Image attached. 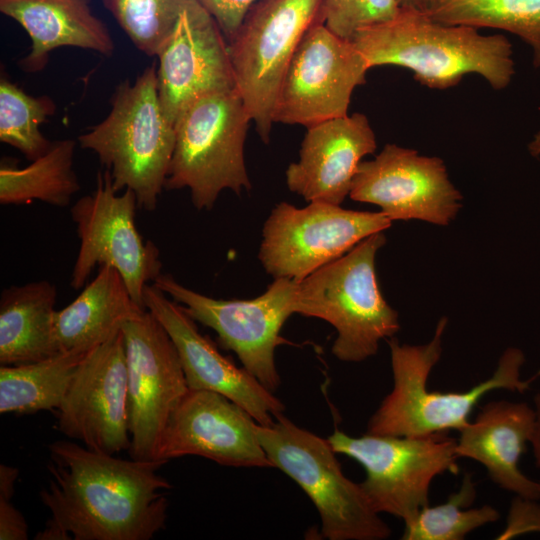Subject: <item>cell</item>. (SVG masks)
Here are the masks:
<instances>
[{
	"instance_id": "1",
	"label": "cell",
	"mask_w": 540,
	"mask_h": 540,
	"mask_svg": "<svg viewBox=\"0 0 540 540\" xmlns=\"http://www.w3.org/2000/svg\"><path fill=\"white\" fill-rule=\"evenodd\" d=\"M40 499L51 513L35 540H150L165 529L171 483L162 461L125 460L70 440L49 445Z\"/></svg>"
},
{
	"instance_id": "2",
	"label": "cell",
	"mask_w": 540,
	"mask_h": 540,
	"mask_svg": "<svg viewBox=\"0 0 540 540\" xmlns=\"http://www.w3.org/2000/svg\"><path fill=\"white\" fill-rule=\"evenodd\" d=\"M350 41L370 68L409 69L417 82L432 89L456 86L474 73L502 90L515 73L512 45L505 36L443 23L423 11L401 8L392 20L362 29Z\"/></svg>"
},
{
	"instance_id": "3",
	"label": "cell",
	"mask_w": 540,
	"mask_h": 540,
	"mask_svg": "<svg viewBox=\"0 0 540 540\" xmlns=\"http://www.w3.org/2000/svg\"><path fill=\"white\" fill-rule=\"evenodd\" d=\"M448 319L441 318L426 344H400L389 340L393 388L370 417L367 433L426 436L460 431L470 421L479 401L493 390L524 393L532 380L521 379L523 352L510 347L501 355L493 374L466 391L428 390L427 382L442 354V336ZM540 374V373H539ZM538 374V375H539Z\"/></svg>"
},
{
	"instance_id": "4",
	"label": "cell",
	"mask_w": 540,
	"mask_h": 540,
	"mask_svg": "<svg viewBox=\"0 0 540 540\" xmlns=\"http://www.w3.org/2000/svg\"><path fill=\"white\" fill-rule=\"evenodd\" d=\"M156 71L153 64L134 82H121L106 118L78 137L110 171L114 188L132 190L138 207L148 211L165 189L176 137L160 103Z\"/></svg>"
},
{
	"instance_id": "5",
	"label": "cell",
	"mask_w": 540,
	"mask_h": 540,
	"mask_svg": "<svg viewBox=\"0 0 540 540\" xmlns=\"http://www.w3.org/2000/svg\"><path fill=\"white\" fill-rule=\"evenodd\" d=\"M382 232L359 242L337 260L297 282V313L316 317L337 330L332 354L344 362L375 355L380 340L400 329L399 317L377 282L375 258L385 244Z\"/></svg>"
},
{
	"instance_id": "6",
	"label": "cell",
	"mask_w": 540,
	"mask_h": 540,
	"mask_svg": "<svg viewBox=\"0 0 540 540\" xmlns=\"http://www.w3.org/2000/svg\"><path fill=\"white\" fill-rule=\"evenodd\" d=\"M257 436L272 467L282 470L308 495L329 540H384L391 529L370 505L360 483L347 478L328 440L305 430L283 413Z\"/></svg>"
},
{
	"instance_id": "7",
	"label": "cell",
	"mask_w": 540,
	"mask_h": 540,
	"mask_svg": "<svg viewBox=\"0 0 540 540\" xmlns=\"http://www.w3.org/2000/svg\"><path fill=\"white\" fill-rule=\"evenodd\" d=\"M251 118L236 89L190 105L176 125L166 190L188 188L194 207L211 209L219 194L251 188L244 145Z\"/></svg>"
},
{
	"instance_id": "8",
	"label": "cell",
	"mask_w": 540,
	"mask_h": 540,
	"mask_svg": "<svg viewBox=\"0 0 540 540\" xmlns=\"http://www.w3.org/2000/svg\"><path fill=\"white\" fill-rule=\"evenodd\" d=\"M335 453L356 460L365 470L360 486L377 513L410 522L429 505L433 479L459 473L456 439L448 434L353 437L335 431L328 437Z\"/></svg>"
},
{
	"instance_id": "9",
	"label": "cell",
	"mask_w": 540,
	"mask_h": 540,
	"mask_svg": "<svg viewBox=\"0 0 540 540\" xmlns=\"http://www.w3.org/2000/svg\"><path fill=\"white\" fill-rule=\"evenodd\" d=\"M322 4L323 0H258L227 41L236 90L264 143L270 141L283 76L304 34L322 21Z\"/></svg>"
},
{
	"instance_id": "10",
	"label": "cell",
	"mask_w": 540,
	"mask_h": 540,
	"mask_svg": "<svg viewBox=\"0 0 540 540\" xmlns=\"http://www.w3.org/2000/svg\"><path fill=\"white\" fill-rule=\"evenodd\" d=\"M180 304L195 321L213 329L219 345L234 352L243 367L263 386L275 392L280 376L275 349L287 341L280 331L287 319L297 313V282L277 278L262 295L249 300H223L193 291L160 274L153 282Z\"/></svg>"
},
{
	"instance_id": "11",
	"label": "cell",
	"mask_w": 540,
	"mask_h": 540,
	"mask_svg": "<svg viewBox=\"0 0 540 540\" xmlns=\"http://www.w3.org/2000/svg\"><path fill=\"white\" fill-rule=\"evenodd\" d=\"M137 197L130 189L119 194L109 170L98 171L92 193L71 208L80 247L70 285L81 289L96 266L115 268L133 301L145 308L144 289L161 274L157 247L144 242L135 224Z\"/></svg>"
},
{
	"instance_id": "12",
	"label": "cell",
	"mask_w": 540,
	"mask_h": 540,
	"mask_svg": "<svg viewBox=\"0 0 540 540\" xmlns=\"http://www.w3.org/2000/svg\"><path fill=\"white\" fill-rule=\"evenodd\" d=\"M382 212L355 211L326 202L297 208L277 204L266 220L259 259L266 272L299 282L391 226Z\"/></svg>"
},
{
	"instance_id": "13",
	"label": "cell",
	"mask_w": 540,
	"mask_h": 540,
	"mask_svg": "<svg viewBox=\"0 0 540 540\" xmlns=\"http://www.w3.org/2000/svg\"><path fill=\"white\" fill-rule=\"evenodd\" d=\"M370 69L354 44L313 24L301 39L281 81L274 123L314 124L348 115L353 91Z\"/></svg>"
},
{
	"instance_id": "14",
	"label": "cell",
	"mask_w": 540,
	"mask_h": 540,
	"mask_svg": "<svg viewBox=\"0 0 540 540\" xmlns=\"http://www.w3.org/2000/svg\"><path fill=\"white\" fill-rule=\"evenodd\" d=\"M126 349L131 459L157 461L167 423L189 391L170 336L147 309L122 326Z\"/></svg>"
},
{
	"instance_id": "15",
	"label": "cell",
	"mask_w": 540,
	"mask_h": 540,
	"mask_svg": "<svg viewBox=\"0 0 540 540\" xmlns=\"http://www.w3.org/2000/svg\"><path fill=\"white\" fill-rule=\"evenodd\" d=\"M56 429L96 452L129 450L126 349L122 329L90 350L56 410Z\"/></svg>"
},
{
	"instance_id": "16",
	"label": "cell",
	"mask_w": 540,
	"mask_h": 540,
	"mask_svg": "<svg viewBox=\"0 0 540 540\" xmlns=\"http://www.w3.org/2000/svg\"><path fill=\"white\" fill-rule=\"evenodd\" d=\"M349 196L379 206L391 221L447 225L462 206L441 158L396 144H386L373 160L360 163Z\"/></svg>"
},
{
	"instance_id": "17",
	"label": "cell",
	"mask_w": 540,
	"mask_h": 540,
	"mask_svg": "<svg viewBox=\"0 0 540 540\" xmlns=\"http://www.w3.org/2000/svg\"><path fill=\"white\" fill-rule=\"evenodd\" d=\"M156 56L160 103L174 126L197 100L236 89L228 42L198 1L182 12Z\"/></svg>"
},
{
	"instance_id": "18",
	"label": "cell",
	"mask_w": 540,
	"mask_h": 540,
	"mask_svg": "<svg viewBox=\"0 0 540 540\" xmlns=\"http://www.w3.org/2000/svg\"><path fill=\"white\" fill-rule=\"evenodd\" d=\"M255 419L226 396L189 390L163 431L156 460L187 455L233 467H272L257 436Z\"/></svg>"
},
{
	"instance_id": "19",
	"label": "cell",
	"mask_w": 540,
	"mask_h": 540,
	"mask_svg": "<svg viewBox=\"0 0 540 540\" xmlns=\"http://www.w3.org/2000/svg\"><path fill=\"white\" fill-rule=\"evenodd\" d=\"M145 308L164 327L178 352L189 390L220 393L244 410L262 426H270L285 410L273 392L244 367H237L223 356L216 345L202 335L180 304L154 284L144 289Z\"/></svg>"
},
{
	"instance_id": "20",
	"label": "cell",
	"mask_w": 540,
	"mask_h": 540,
	"mask_svg": "<svg viewBox=\"0 0 540 540\" xmlns=\"http://www.w3.org/2000/svg\"><path fill=\"white\" fill-rule=\"evenodd\" d=\"M376 148L375 133L362 113L307 127L299 159L285 172L287 187L308 202L340 205L350 194L362 158Z\"/></svg>"
},
{
	"instance_id": "21",
	"label": "cell",
	"mask_w": 540,
	"mask_h": 540,
	"mask_svg": "<svg viewBox=\"0 0 540 540\" xmlns=\"http://www.w3.org/2000/svg\"><path fill=\"white\" fill-rule=\"evenodd\" d=\"M535 423V409L526 402H488L473 421L458 431L456 452L459 458L480 463L500 488L515 496L539 500V483L519 468Z\"/></svg>"
},
{
	"instance_id": "22",
	"label": "cell",
	"mask_w": 540,
	"mask_h": 540,
	"mask_svg": "<svg viewBox=\"0 0 540 540\" xmlns=\"http://www.w3.org/2000/svg\"><path fill=\"white\" fill-rule=\"evenodd\" d=\"M2 14L15 20L29 35V54L19 61L26 72H39L49 53L76 47L110 56L114 42L107 26L90 7V0H0Z\"/></svg>"
},
{
	"instance_id": "23",
	"label": "cell",
	"mask_w": 540,
	"mask_h": 540,
	"mask_svg": "<svg viewBox=\"0 0 540 540\" xmlns=\"http://www.w3.org/2000/svg\"><path fill=\"white\" fill-rule=\"evenodd\" d=\"M143 309L133 301L120 273L111 266H101L76 299L56 311L59 349L90 351L110 339Z\"/></svg>"
},
{
	"instance_id": "24",
	"label": "cell",
	"mask_w": 540,
	"mask_h": 540,
	"mask_svg": "<svg viewBox=\"0 0 540 540\" xmlns=\"http://www.w3.org/2000/svg\"><path fill=\"white\" fill-rule=\"evenodd\" d=\"M56 288L40 280L3 290L0 364L20 365L60 353L55 335Z\"/></svg>"
},
{
	"instance_id": "25",
	"label": "cell",
	"mask_w": 540,
	"mask_h": 540,
	"mask_svg": "<svg viewBox=\"0 0 540 540\" xmlns=\"http://www.w3.org/2000/svg\"><path fill=\"white\" fill-rule=\"evenodd\" d=\"M88 352H60L37 362L1 365L0 413L56 411Z\"/></svg>"
},
{
	"instance_id": "26",
	"label": "cell",
	"mask_w": 540,
	"mask_h": 540,
	"mask_svg": "<svg viewBox=\"0 0 540 540\" xmlns=\"http://www.w3.org/2000/svg\"><path fill=\"white\" fill-rule=\"evenodd\" d=\"M76 142L53 141L48 151L25 167L2 162L0 166V203L23 205L39 200L66 207L80 190L73 169Z\"/></svg>"
},
{
	"instance_id": "27",
	"label": "cell",
	"mask_w": 540,
	"mask_h": 540,
	"mask_svg": "<svg viewBox=\"0 0 540 540\" xmlns=\"http://www.w3.org/2000/svg\"><path fill=\"white\" fill-rule=\"evenodd\" d=\"M427 13L443 23L512 33L531 47L540 68V0H437Z\"/></svg>"
},
{
	"instance_id": "28",
	"label": "cell",
	"mask_w": 540,
	"mask_h": 540,
	"mask_svg": "<svg viewBox=\"0 0 540 540\" xmlns=\"http://www.w3.org/2000/svg\"><path fill=\"white\" fill-rule=\"evenodd\" d=\"M476 483L470 473L463 475L459 489L435 506L427 505L404 524L403 540H463L474 530L497 522L499 511L489 504L468 508L476 499Z\"/></svg>"
},
{
	"instance_id": "29",
	"label": "cell",
	"mask_w": 540,
	"mask_h": 540,
	"mask_svg": "<svg viewBox=\"0 0 540 540\" xmlns=\"http://www.w3.org/2000/svg\"><path fill=\"white\" fill-rule=\"evenodd\" d=\"M56 112L54 100L31 96L3 75L0 79V141L19 150L33 161L50 148L52 142L40 126Z\"/></svg>"
},
{
	"instance_id": "30",
	"label": "cell",
	"mask_w": 540,
	"mask_h": 540,
	"mask_svg": "<svg viewBox=\"0 0 540 540\" xmlns=\"http://www.w3.org/2000/svg\"><path fill=\"white\" fill-rule=\"evenodd\" d=\"M138 50L156 56L180 15L197 0H102Z\"/></svg>"
},
{
	"instance_id": "31",
	"label": "cell",
	"mask_w": 540,
	"mask_h": 540,
	"mask_svg": "<svg viewBox=\"0 0 540 540\" xmlns=\"http://www.w3.org/2000/svg\"><path fill=\"white\" fill-rule=\"evenodd\" d=\"M400 10L398 0H323L321 18L333 33L351 40L362 29L392 20Z\"/></svg>"
},
{
	"instance_id": "32",
	"label": "cell",
	"mask_w": 540,
	"mask_h": 540,
	"mask_svg": "<svg viewBox=\"0 0 540 540\" xmlns=\"http://www.w3.org/2000/svg\"><path fill=\"white\" fill-rule=\"evenodd\" d=\"M531 532L540 533V503L537 499L514 495L506 517L505 528L496 539H513Z\"/></svg>"
},
{
	"instance_id": "33",
	"label": "cell",
	"mask_w": 540,
	"mask_h": 540,
	"mask_svg": "<svg viewBox=\"0 0 540 540\" xmlns=\"http://www.w3.org/2000/svg\"><path fill=\"white\" fill-rule=\"evenodd\" d=\"M213 17L226 40L239 29L250 8L258 0H197Z\"/></svg>"
},
{
	"instance_id": "34",
	"label": "cell",
	"mask_w": 540,
	"mask_h": 540,
	"mask_svg": "<svg viewBox=\"0 0 540 540\" xmlns=\"http://www.w3.org/2000/svg\"><path fill=\"white\" fill-rule=\"evenodd\" d=\"M11 499L12 497L0 495V540H26L27 522Z\"/></svg>"
},
{
	"instance_id": "35",
	"label": "cell",
	"mask_w": 540,
	"mask_h": 540,
	"mask_svg": "<svg viewBox=\"0 0 540 540\" xmlns=\"http://www.w3.org/2000/svg\"><path fill=\"white\" fill-rule=\"evenodd\" d=\"M19 476V470L6 464L0 465V495L13 497L15 482Z\"/></svg>"
},
{
	"instance_id": "36",
	"label": "cell",
	"mask_w": 540,
	"mask_h": 540,
	"mask_svg": "<svg viewBox=\"0 0 540 540\" xmlns=\"http://www.w3.org/2000/svg\"><path fill=\"white\" fill-rule=\"evenodd\" d=\"M533 407L536 413V423L530 445L532 447L536 466L540 469V392L534 396ZM538 483L540 486V481Z\"/></svg>"
},
{
	"instance_id": "37",
	"label": "cell",
	"mask_w": 540,
	"mask_h": 540,
	"mask_svg": "<svg viewBox=\"0 0 540 540\" xmlns=\"http://www.w3.org/2000/svg\"><path fill=\"white\" fill-rule=\"evenodd\" d=\"M401 8L429 12L437 0H398Z\"/></svg>"
},
{
	"instance_id": "38",
	"label": "cell",
	"mask_w": 540,
	"mask_h": 540,
	"mask_svg": "<svg viewBox=\"0 0 540 540\" xmlns=\"http://www.w3.org/2000/svg\"><path fill=\"white\" fill-rule=\"evenodd\" d=\"M528 149L533 156L536 157L540 155V131L534 135L532 141L528 145Z\"/></svg>"
}]
</instances>
